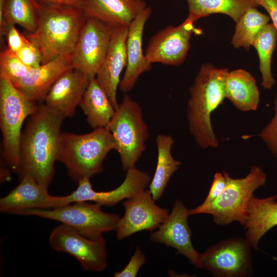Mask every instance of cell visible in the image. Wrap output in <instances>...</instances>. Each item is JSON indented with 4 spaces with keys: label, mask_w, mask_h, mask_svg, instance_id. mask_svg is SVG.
Segmentation results:
<instances>
[{
    "label": "cell",
    "mask_w": 277,
    "mask_h": 277,
    "mask_svg": "<svg viewBox=\"0 0 277 277\" xmlns=\"http://www.w3.org/2000/svg\"><path fill=\"white\" fill-rule=\"evenodd\" d=\"M65 118L45 103L38 104L29 116L21 140V177L30 176L48 188L54 176Z\"/></svg>",
    "instance_id": "1"
},
{
    "label": "cell",
    "mask_w": 277,
    "mask_h": 277,
    "mask_svg": "<svg viewBox=\"0 0 277 277\" xmlns=\"http://www.w3.org/2000/svg\"><path fill=\"white\" fill-rule=\"evenodd\" d=\"M228 72L227 68L204 64L189 88L187 105L189 128L197 144L203 149L219 146L210 118L226 97L225 82Z\"/></svg>",
    "instance_id": "2"
},
{
    "label": "cell",
    "mask_w": 277,
    "mask_h": 277,
    "mask_svg": "<svg viewBox=\"0 0 277 277\" xmlns=\"http://www.w3.org/2000/svg\"><path fill=\"white\" fill-rule=\"evenodd\" d=\"M86 18L82 8L40 4L37 27L25 35L38 48L45 64L71 55Z\"/></svg>",
    "instance_id": "3"
},
{
    "label": "cell",
    "mask_w": 277,
    "mask_h": 277,
    "mask_svg": "<svg viewBox=\"0 0 277 277\" xmlns=\"http://www.w3.org/2000/svg\"><path fill=\"white\" fill-rule=\"evenodd\" d=\"M116 146L111 133L106 128L77 134L62 133L57 161L66 167L70 177L75 182L101 173L103 162Z\"/></svg>",
    "instance_id": "4"
},
{
    "label": "cell",
    "mask_w": 277,
    "mask_h": 277,
    "mask_svg": "<svg viewBox=\"0 0 277 277\" xmlns=\"http://www.w3.org/2000/svg\"><path fill=\"white\" fill-rule=\"evenodd\" d=\"M223 173L226 179V186L221 194L207 206L199 205L189 209V214H210L213 222L219 225L238 222L244 226L250 200L254 192L265 185L267 175L260 166L256 165H253L249 173L241 179H233L226 171Z\"/></svg>",
    "instance_id": "5"
},
{
    "label": "cell",
    "mask_w": 277,
    "mask_h": 277,
    "mask_svg": "<svg viewBox=\"0 0 277 277\" xmlns=\"http://www.w3.org/2000/svg\"><path fill=\"white\" fill-rule=\"evenodd\" d=\"M8 78L0 76V127L2 135L3 157L13 172L21 167L22 127L25 120L37 107Z\"/></svg>",
    "instance_id": "6"
},
{
    "label": "cell",
    "mask_w": 277,
    "mask_h": 277,
    "mask_svg": "<svg viewBox=\"0 0 277 277\" xmlns=\"http://www.w3.org/2000/svg\"><path fill=\"white\" fill-rule=\"evenodd\" d=\"M106 128L114 138L123 169L135 167L149 137L140 105L126 93Z\"/></svg>",
    "instance_id": "7"
},
{
    "label": "cell",
    "mask_w": 277,
    "mask_h": 277,
    "mask_svg": "<svg viewBox=\"0 0 277 277\" xmlns=\"http://www.w3.org/2000/svg\"><path fill=\"white\" fill-rule=\"evenodd\" d=\"M102 205L77 202L53 209H30L20 214L54 220L69 226L84 235L96 239L104 233L115 230L120 217L103 211Z\"/></svg>",
    "instance_id": "8"
},
{
    "label": "cell",
    "mask_w": 277,
    "mask_h": 277,
    "mask_svg": "<svg viewBox=\"0 0 277 277\" xmlns=\"http://www.w3.org/2000/svg\"><path fill=\"white\" fill-rule=\"evenodd\" d=\"M252 246L246 239L223 240L200 253V268L216 277H246L252 274Z\"/></svg>",
    "instance_id": "9"
},
{
    "label": "cell",
    "mask_w": 277,
    "mask_h": 277,
    "mask_svg": "<svg viewBox=\"0 0 277 277\" xmlns=\"http://www.w3.org/2000/svg\"><path fill=\"white\" fill-rule=\"evenodd\" d=\"M199 19L188 14L180 25H169L153 35L145 51L148 62L152 64L160 63L169 66H179L186 58L193 34L201 35L202 31L194 26Z\"/></svg>",
    "instance_id": "10"
},
{
    "label": "cell",
    "mask_w": 277,
    "mask_h": 277,
    "mask_svg": "<svg viewBox=\"0 0 277 277\" xmlns=\"http://www.w3.org/2000/svg\"><path fill=\"white\" fill-rule=\"evenodd\" d=\"M49 242L54 250L75 258L85 270L102 272L107 267L106 242L103 235L91 239L61 224L52 230Z\"/></svg>",
    "instance_id": "11"
},
{
    "label": "cell",
    "mask_w": 277,
    "mask_h": 277,
    "mask_svg": "<svg viewBox=\"0 0 277 277\" xmlns=\"http://www.w3.org/2000/svg\"><path fill=\"white\" fill-rule=\"evenodd\" d=\"M114 28L87 17L71 55L73 68L90 80L95 77L107 53Z\"/></svg>",
    "instance_id": "12"
},
{
    "label": "cell",
    "mask_w": 277,
    "mask_h": 277,
    "mask_svg": "<svg viewBox=\"0 0 277 277\" xmlns=\"http://www.w3.org/2000/svg\"><path fill=\"white\" fill-rule=\"evenodd\" d=\"M155 202L147 189L124 200V215L120 217L115 229L118 240L141 231H152L159 227L169 213L167 209L158 206Z\"/></svg>",
    "instance_id": "13"
},
{
    "label": "cell",
    "mask_w": 277,
    "mask_h": 277,
    "mask_svg": "<svg viewBox=\"0 0 277 277\" xmlns=\"http://www.w3.org/2000/svg\"><path fill=\"white\" fill-rule=\"evenodd\" d=\"M189 215V209L184 203L176 200L171 213L151 234L150 240L175 249L195 267L200 268V253L194 249L191 241V230L188 222Z\"/></svg>",
    "instance_id": "14"
},
{
    "label": "cell",
    "mask_w": 277,
    "mask_h": 277,
    "mask_svg": "<svg viewBox=\"0 0 277 277\" xmlns=\"http://www.w3.org/2000/svg\"><path fill=\"white\" fill-rule=\"evenodd\" d=\"M126 171L123 182L117 188L107 191H95L89 178L79 181L77 188L67 195L70 203L92 201L102 206H113L146 189L151 182L152 178L147 172L135 167Z\"/></svg>",
    "instance_id": "15"
},
{
    "label": "cell",
    "mask_w": 277,
    "mask_h": 277,
    "mask_svg": "<svg viewBox=\"0 0 277 277\" xmlns=\"http://www.w3.org/2000/svg\"><path fill=\"white\" fill-rule=\"evenodd\" d=\"M18 185L0 200V211L9 214L20 213L30 209H53L70 204L67 195L54 196L48 188L30 176L21 177Z\"/></svg>",
    "instance_id": "16"
},
{
    "label": "cell",
    "mask_w": 277,
    "mask_h": 277,
    "mask_svg": "<svg viewBox=\"0 0 277 277\" xmlns=\"http://www.w3.org/2000/svg\"><path fill=\"white\" fill-rule=\"evenodd\" d=\"M128 33V26L114 28L107 53L95 77L115 109L119 105L116 92L121 74L127 64Z\"/></svg>",
    "instance_id": "17"
},
{
    "label": "cell",
    "mask_w": 277,
    "mask_h": 277,
    "mask_svg": "<svg viewBox=\"0 0 277 277\" xmlns=\"http://www.w3.org/2000/svg\"><path fill=\"white\" fill-rule=\"evenodd\" d=\"M151 12V8L147 6L128 26L126 42L127 64L119 85L120 90L125 94L133 88L142 74L149 71L151 68L152 64L148 62L143 51L144 30Z\"/></svg>",
    "instance_id": "18"
},
{
    "label": "cell",
    "mask_w": 277,
    "mask_h": 277,
    "mask_svg": "<svg viewBox=\"0 0 277 277\" xmlns=\"http://www.w3.org/2000/svg\"><path fill=\"white\" fill-rule=\"evenodd\" d=\"M73 68L71 55L59 56L38 67L31 68L14 86L29 100L44 101L47 93L65 72Z\"/></svg>",
    "instance_id": "19"
},
{
    "label": "cell",
    "mask_w": 277,
    "mask_h": 277,
    "mask_svg": "<svg viewBox=\"0 0 277 277\" xmlns=\"http://www.w3.org/2000/svg\"><path fill=\"white\" fill-rule=\"evenodd\" d=\"M90 79L74 68L64 73L54 83L44 99L50 108L72 117L80 105Z\"/></svg>",
    "instance_id": "20"
},
{
    "label": "cell",
    "mask_w": 277,
    "mask_h": 277,
    "mask_svg": "<svg viewBox=\"0 0 277 277\" xmlns=\"http://www.w3.org/2000/svg\"><path fill=\"white\" fill-rule=\"evenodd\" d=\"M147 7L143 0H84L81 8L86 17L117 28L129 26Z\"/></svg>",
    "instance_id": "21"
},
{
    "label": "cell",
    "mask_w": 277,
    "mask_h": 277,
    "mask_svg": "<svg viewBox=\"0 0 277 277\" xmlns=\"http://www.w3.org/2000/svg\"><path fill=\"white\" fill-rule=\"evenodd\" d=\"M277 195L264 198L253 196L247 208V217L244 225L245 239L255 250L261 239L277 225Z\"/></svg>",
    "instance_id": "22"
},
{
    "label": "cell",
    "mask_w": 277,
    "mask_h": 277,
    "mask_svg": "<svg viewBox=\"0 0 277 277\" xmlns=\"http://www.w3.org/2000/svg\"><path fill=\"white\" fill-rule=\"evenodd\" d=\"M226 97L238 110H256L260 101V93L253 75L245 70L229 71L225 82Z\"/></svg>",
    "instance_id": "23"
},
{
    "label": "cell",
    "mask_w": 277,
    "mask_h": 277,
    "mask_svg": "<svg viewBox=\"0 0 277 277\" xmlns=\"http://www.w3.org/2000/svg\"><path fill=\"white\" fill-rule=\"evenodd\" d=\"M80 106L93 129L106 128L115 111L95 77L90 80Z\"/></svg>",
    "instance_id": "24"
},
{
    "label": "cell",
    "mask_w": 277,
    "mask_h": 277,
    "mask_svg": "<svg viewBox=\"0 0 277 277\" xmlns=\"http://www.w3.org/2000/svg\"><path fill=\"white\" fill-rule=\"evenodd\" d=\"M157 160L156 169L149 184L153 199L157 201L162 197L172 174L181 163L175 160L171 154L174 140L170 135L158 134L156 137Z\"/></svg>",
    "instance_id": "25"
},
{
    "label": "cell",
    "mask_w": 277,
    "mask_h": 277,
    "mask_svg": "<svg viewBox=\"0 0 277 277\" xmlns=\"http://www.w3.org/2000/svg\"><path fill=\"white\" fill-rule=\"evenodd\" d=\"M189 14L198 19L220 13L230 17L235 23L249 8L259 7L255 0H186Z\"/></svg>",
    "instance_id": "26"
},
{
    "label": "cell",
    "mask_w": 277,
    "mask_h": 277,
    "mask_svg": "<svg viewBox=\"0 0 277 277\" xmlns=\"http://www.w3.org/2000/svg\"><path fill=\"white\" fill-rule=\"evenodd\" d=\"M276 43L277 29L272 23L265 25L258 33L252 43V46L256 49L259 58L261 86L265 89H271L276 83L271 72V60Z\"/></svg>",
    "instance_id": "27"
},
{
    "label": "cell",
    "mask_w": 277,
    "mask_h": 277,
    "mask_svg": "<svg viewBox=\"0 0 277 277\" xmlns=\"http://www.w3.org/2000/svg\"><path fill=\"white\" fill-rule=\"evenodd\" d=\"M270 17L256 8L248 9L236 22L231 43L235 48H243L249 51L260 31L270 21Z\"/></svg>",
    "instance_id": "28"
},
{
    "label": "cell",
    "mask_w": 277,
    "mask_h": 277,
    "mask_svg": "<svg viewBox=\"0 0 277 277\" xmlns=\"http://www.w3.org/2000/svg\"><path fill=\"white\" fill-rule=\"evenodd\" d=\"M40 4L37 0H6L4 18L9 25H18L28 32L37 27Z\"/></svg>",
    "instance_id": "29"
},
{
    "label": "cell",
    "mask_w": 277,
    "mask_h": 277,
    "mask_svg": "<svg viewBox=\"0 0 277 277\" xmlns=\"http://www.w3.org/2000/svg\"><path fill=\"white\" fill-rule=\"evenodd\" d=\"M30 69L8 48L1 51L0 76L9 79L13 84L22 78Z\"/></svg>",
    "instance_id": "30"
},
{
    "label": "cell",
    "mask_w": 277,
    "mask_h": 277,
    "mask_svg": "<svg viewBox=\"0 0 277 277\" xmlns=\"http://www.w3.org/2000/svg\"><path fill=\"white\" fill-rule=\"evenodd\" d=\"M274 115L258 135L263 140L272 154L277 159V92L274 101Z\"/></svg>",
    "instance_id": "31"
},
{
    "label": "cell",
    "mask_w": 277,
    "mask_h": 277,
    "mask_svg": "<svg viewBox=\"0 0 277 277\" xmlns=\"http://www.w3.org/2000/svg\"><path fill=\"white\" fill-rule=\"evenodd\" d=\"M15 53L21 61L30 68H36L42 64L39 50L27 38L23 46Z\"/></svg>",
    "instance_id": "32"
},
{
    "label": "cell",
    "mask_w": 277,
    "mask_h": 277,
    "mask_svg": "<svg viewBox=\"0 0 277 277\" xmlns=\"http://www.w3.org/2000/svg\"><path fill=\"white\" fill-rule=\"evenodd\" d=\"M145 262V255L140 247L137 246L127 265L121 271L115 272L114 276L135 277Z\"/></svg>",
    "instance_id": "33"
},
{
    "label": "cell",
    "mask_w": 277,
    "mask_h": 277,
    "mask_svg": "<svg viewBox=\"0 0 277 277\" xmlns=\"http://www.w3.org/2000/svg\"><path fill=\"white\" fill-rule=\"evenodd\" d=\"M225 186L226 179L223 173L216 172L214 175L208 195L199 206L203 207L211 203L221 194Z\"/></svg>",
    "instance_id": "34"
},
{
    "label": "cell",
    "mask_w": 277,
    "mask_h": 277,
    "mask_svg": "<svg viewBox=\"0 0 277 277\" xmlns=\"http://www.w3.org/2000/svg\"><path fill=\"white\" fill-rule=\"evenodd\" d=\"M5 36L8 48L14 52L18 51L24 45L27 37L19 33L14 25H9Z\"/></svg>",
    "instance_id": "35"
},
{
    "label": "cell",
    "mask_w": 277,
    "mask_h": 277,
    "mask_svg": "<svg viewBox=\"0 0 277 277\" xmlns=\"http://www.w3.org/2000/svg\"><path fill=\"white\" fill-rule=\"evenodd\" d=\"M259 6L263 7L269 15L277 29V0H255Z\"/></svg>",
    "instance_id": "36"
},
{
    "label": "cell",
    "mask_w": 277,
    "mask_h": 277,
    "mask_svg": "<svg viewBox=\"0 0 277 277\" xmlns=\"http://www.w3.org/2000/svg\"><path fill=\"white\" fill-rule=\"evenodd\" d=\"M84 0H37L41 4L81 8Z\"/></svg>",
    "instance_id": "37"
},
{
    "label": "cell",
    "mask_w": 277,
    "mask_h": 277,
    "mask_svg": "<svg viewBox=\"0 0 277 277\" xmlns=\"http://www.w3.org/2000/svg\"><path fill=\"white\" fill-rule=\"evenodd\" d=\"M6 0H0V34L1 36L6 35L7 27L4 18V10Z\"/></svg>",
    "instance_id": "38"
}]
</instances>
